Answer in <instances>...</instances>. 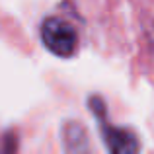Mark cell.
Segmentation results:
<instances>
[{"instance_id": "6da1fadb", "label": "cell", "mask_w": 154, "mask_h": 154, "mask_svg": "<svg viewBox=\"0 0 154 154\" xmlns=\"http://www.w3.org/2000/svg\"><path fill=\"white\" fill-rule=\"evenodd\" d=\"M88 107H90L92 115L96 117L100 125V133L105 143L109 154H139L140 152V140L137 133L129 127H117L109 121L107 111H105V103L100 96H90L88 98Z\"/></svg>"}, {"instance_id": "7a4b0ae2", "label": "cell", "mask_w": 154, "mask_h": 154, "mask_svg": "<svg viewBox=\"0 0 154 154\" xmlns=\"http://www.w3.org/2000/svg\"><path fill=\"white\" fill-rule=\"evenodd\" d=\"M41 41L45 49L60 59H68L76 53L78 33L74 26L59 16H49L41 23Z\"/></svg>"}, {"instance_id": "3957f363", "label": "cell", "mask_w": 154, "mask_h": 154, "mask_svg": "<svg viewBox=\"0 0 154 154\" xmlns=\"http://www.w3.org/2000/svg\"><path fill=\"white\" fill-rule=\"evenodd\" d=\"M63 144L64 154H92L90 137L80 121L70 119L63 125Z\"/></svg>"}, {"instance_id": "277c9868", "label": "cell", "mask_w": 154, "mask_h": 154, "mask_svg": "<svg viewBox=\"0 0 154 154\" xmlns=\"http://www.w3.org/2000/svg\"><path fill=\"white\" fill-rule=\"evenodd\" d=\"M16 148H18L16 131H6V135H4V154H16Z\"/></svg>"}]
</instances>
